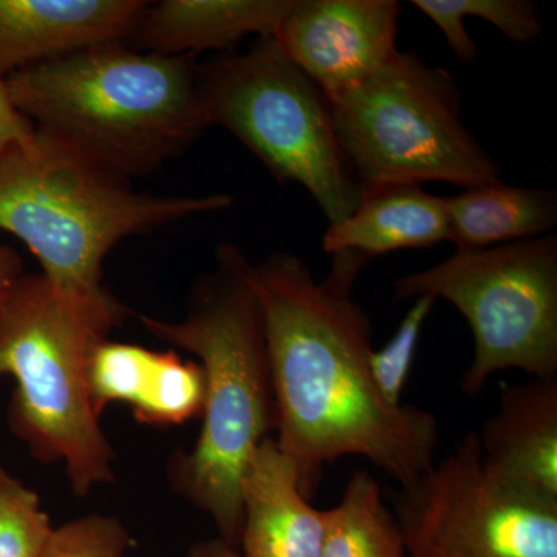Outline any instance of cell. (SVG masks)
<instances>
[{"label": "cell", "mask_w": 557, "mask_h": 557, "mask_svg": "<svg viewBox=\"0 0 557 557\" xmlns=\"http://www.w3.org/2000/svg\"><path fill=\"white\" fill-rule=\"evenodd\" d=\"M449 242L485 249L548 236L557 225L555 189L519 188L502 180L445 197Z\"/></svg>", "instance_id": "e0dca14e"}, {"label": "cell", "mask_w": 557, "mask_h": 557, "mask_svg": "<svg viewBox=\"0 0 557 557\" xmlns=\"http://www.w3.org/2000/svg\"><path fill=\"white\" fill-rule=\"evenodd\" d=\"M24 276V262L16 249L0 244V314L16 287L20 278Z\"/></svg>", "instance_id": "cb8c5ba5"}, {"label": "cell", "mask_w": 557, "mask_h": 557, "mask_svg": "<svg viewBox=\"0 0 557 557\" xmlns=\"http://www.w3.org/2000/svg\"><path fill=\"white\" fill-rule=\"evenodd\" d=\"M478 438L496 478L557 502V376L505 387Z\"/></svg>", "instance_id": "5bb4252c"}, {"label": "cell", "mask_w": 557, "mask_h": 557, "mask_svg": "<svg viewBox=\"0 0 557 557\" xmlns=\"http://www.w3.org/2000/svg\"><path fill=\"white\" fill-rule=\"evenodd\" d=\"M292 5L293 0H163L148 5L131 39L163 57L225 53L248 36H273Z\"/></svg>", "instance_id": "9a60e30c"}, {"label": "cell", "mask_w": 557, "mask_h": 557, "mask_svg": "<svg viewBox=\"0 0 557 557\" xmlns=\"http://www.w3.org/2000/svg\"><path fill=\"white\" fill-rule=\"evenodd\" d=\"M143 327L199 358L205 406L199 438L168 463L174 493L209 516L219 537L239 544L242 478L249 458L276 429L269 350L252 263L230 242L189 293L185 317H139Z\"/></svg>", "instance_id": "7a4b0ae2"}, {"label": "cell", "mask_w": 557, "mask_h": 557, "mask_svg": "<svg viewBox=\"0 0 557 557\" xmlns=\"http://www.w3.org/2000/svg\"><path fill=\"white\" fill-rule=\"evenodd\" d=\"M38 131L14 104L5 78L0 76V157L16 148H27L36 141Z\"/></svg>", "instance_id": "603a6c76"}, {"label": "cell", "mask_w": 557, "mask_h": 557, "mask_svg": "<svg viewBox=\"0 0 557 557\" xmlns=\"http://www.w3.org/2000/svg\"><path fill=\"white\" fill-rule=\"evenodd\" d=\"M149 2L0 0V76L100 46L124 42Z\"/></svg>", "instance_id": "8fae6325"}, {"label": "cell", "mask_w": 557, "mask_h": 557, "mask_svg": "<svg viewBox=\"0 0 557 557\" xmlns=\"http://www.w3.org/2000/svg\"><path fill=\"white\" fill-rule=\"evenodd\" d=\"M89 387L100 417L112 403H126L138 423L156 428L177 426L203 413V370L175 351L102 341L90 357Z\"/></svg>", "instance_id": "7c38bea8"}, {"label": "cell", "mask_w": 557, "mask_h": 557, "mask_svg": "<svg viewBox=\"0 0 557 557\" xmlns=\"http://www.w3.org/2000/svg\"><path fill=\"white\" fill-rule=\"evenodd\" d=\"M437 299L432 296H420L413 299L412 307L399 322L397 332L380 350L373 348L370 357V369L379 387L381 397L388 405L401 406L410 370L416 361L418 343L421 332Z\"/></svg>", "instance_id": "44dd1931"}, {"label": "cell", "mask_w": 557, "mask_h": 557, "mask_svg": "<svg viewBox=\"0 0 557 557\" xmlns=\"http://www.w3.org/2000/svg\"><path fill=\"white\" fill-rule=\"evenodd\" d=\"M244 557H321L325 511L304 494L295 461L276 440H263L242 478Z\"/></svg>", "instance_id": "4fadbf2b"}, {"label": "cell", "mask_w": 557, "mask_h": 557, "mask_svg": "<svg viewBox=\"0 0 557 557\" xmlns=\"http://www.w3.org/2000/svg\"><path fill=\"white\" fill-rule=\"evenodd\" d=\"M132 542L123 520L90 512L54 527L39 557H127Z\"/></svg>", "instance_id": "7402d4cb"}, {"label": "cell", "mask_w": 557, "mask_h": 557, "mask_svg": "<svg viewBox=\"0 0 557 557\" xmlns=\"http://www.w3.org/2000/svg\"><path fill=\"white\" fill-rule=\"evenodd\" d=\"M397 0H293L273 38L327 98L397 53Z\"/></svg>", "instance_id": "30bf717a"}, {"label": "cell", "mask_w": 557, "mask_h": 557, "mask_svg": "<svg viewBox=\"0 0 557 557\" xmlns=\"http://www.w3.org/2000/svg\"><path fill=\"white\" fill-rule=\"evenodd\" d=\"M127 310L109 289L69 292L24 274L0 314V376L16 381L11 432L44 465H61L76 497L115 482V450L91 405L89 364Z\"/></svg>", "instance_id": "277c9868"}, {"label": "cell", "mask_w": 557, "mask_h": 557, "mask_svg": "<svg viewBox=\"0 0 557 557\" xmlns=\"http://www.w3.org/2000/svg\"><path fill=\"white\" fill-rule=\"evenodd\" d=\"M369 259L332 255L317 278L295 252L252 263L262 309L278 448L299 471L311 498L327 465L362 457L406 485L435 463L440 426L434 413L381 397L372 369V322L355 298Z\"/></svg>", "instance_id": "6da1fadb"}, {"label": "cell", "mask_w": 557, "mask_h": 557, "mask_svg": "<svg viewBox=\"0 0 557 557\" xmlns=\"http://www.w3.org/2000/svg\"><path fill=\"white\" fill-rule=\"evenodd\" d=\"M209 126H222L273 174L298 183L329 225L346 220L362 193L333 126L327 95L285 57L273 36L199 65Z\"/></svg>", "instance_id": "52a82bcc"}, {"label": "cell", "mask_w": 557, "mask_h": 557, "mask_svg": "<svg viewBox=\"0 0 557 557\" xmlns=\"http://www.w3.org/2000/svg\"><path fill=\"white\" fill-rule=\"evenodd\" d=\"M445 35L461 64L479 60V47L468 35L465 21L480 17L504 33L511 42L525 46L542 35L536 3L530 0H412Z\"/></svg>", "instance_id": "d6986e66"}, {"label": "cell", "mask_w": 557, "mask_h": 557, "mask_svg": "<svg viewBox=\"0 0 557 557\" xmlns=\"http://www.w3.org/2000/svg\"><path fill=\"white\" fill-rule=\"evenodd\" d=\"M329 101L362 196L395 185L442 182L468 189L502 180L497 161L461 120L454 76L416 51L398 50Z\"/></svg>", "instance_id": "8992f818"}, {"label": "cell", "mask_w": 557, "mask_h": 557, "mask_svg": "<svg viewBox=\"0 0 557 557\" xmlns=\"http://www.w3.org/2000/svg\"><path fill=\"white\" fill-rule=\"evenodd\" d=\"M394 515L409 557H557V502L496 478L475 432L401 485Z\"/></svg>", "instance_id": "9c48e42d"}, {"label": "cell", "mask_w": 557, "mask_h": 557, "mask_svg": "<svg viewBox=\"0 0 557 557\" xmlns=\"http://www.w3.org/2000/svg\"><path fill=\"white\" fill-rule=\"evenodd\" d=\"M53 530L38 493L5 471L0 480V557H39Z\"/></svg>", "instance_id": "ffe728a7"}, {"label": "cell", "mask_w": 557, "mask_h": 557, "mask_svg": "<svg viewBox=\"0 0 557 557\" xmlns=\"http://www.w3.org/2000/svg\"><path fill=\"white\" fill-rule=\"evenodd\" d=\"M321 557H409L397 519L372 472H354L338 504L325 509Z\"/></svg>", "instance_id": "ac0fdd59"}, {"label": "cell", "mask_w": 557, "mask_h": 557, "mask_svg": "<svg viewBox=\"0 0 557 557\" xmlns=\"http://www.w3.org/2000/svg\"><path fill=\"white\" fill-rule=\"evenodd\" d=\"M150 557H152V556H150Z\"/></svg>", "instance_id": "4316f807"}, {"label": "cell", "mask_w": 557, "mask_h": 557, "mask_svg": "<svg viewBox=\"0 0 557 557\" xmlns=\"http://www.w3.org/2000/svg\"><path fill=\"white\" fill-rule=\"evenodd\" d=\"M228 194L152 196L40 134L0 157V231L38 259L42 276L69 292H101L102 265L121 240L233 207Z\"/></svg>", "instance_id": "5b68a950"}, {"label": "cell", "mask_w": 557, "mask_h": 557, "mask_svg": "<svg viewBox=\"0 0 557 557\" xmlns=\"http://www.w3.org/2000/svg\"><path fill=\"white\" fill-rule=\"evenodd\" d=\"M445 299L471 327L474 355L461 375L479 395L505 370L531 379L557 376L556 234L485 249H456L431 269L395 282V298Z\"/></svg>", "instance_id": "ba28073f"}, {"label": "cell", "mask_w": 557, "mask_h": 557, "mask_svg": "<svg viewBox=\"0 0 557 557\" xmlns=\"http://www.w3.org/2000/svg\"><path fill=\"white\" fill-rule=\"evenodd\" d=\"M449 240L445 197L420 185H395L364 194L346 220L329 225L322 236L327 255L354 251L364 258L399 249L431 248Z\"/></svg>", "instance_id": "2e32d148"}, {"label": "cell", "mask_w": 557, "mask_h": 557, "mask_svg": "<svg viewBox=\"0 0 557 557\" xmlns=\"http://www.w3.org/2000/svg\"><path fill=\"white\" fill-rule=\"evenodd\" d=\"M100 44L7 76L36 131L121 180L160 170L208 129L194 57Z\"/></svg>", "instance_id": "3957f363"}, {"label": "cell", "mask_w": 557, "mask_h": 557, "mask_svg": "<svg viewBox=\"0 0 557 557\" xmlns=\"http://www.w3.org/2000/svg\"><path fill=\"white\" fill-rule=\"evenodd\" d=\"M3 474H5V469L0 468V480H2Z\"/></svg>", "instance_id": "484cf974"}, {"label": "cell", "mask_w": 557, "mask_h": 557, "mask_svg": "<svg viewBox=\"0 0 557 557\" xmlns=\"http://www.w3.org/2000/svg\"><path fill=\"white\" fill-rule=\"evenodd\" d=\"M185 557H244L236 545H231L223 539L212 537L197 542L188 549Z\"/></svg>", "instance_id": "d4e9b609"}]
</instances>
